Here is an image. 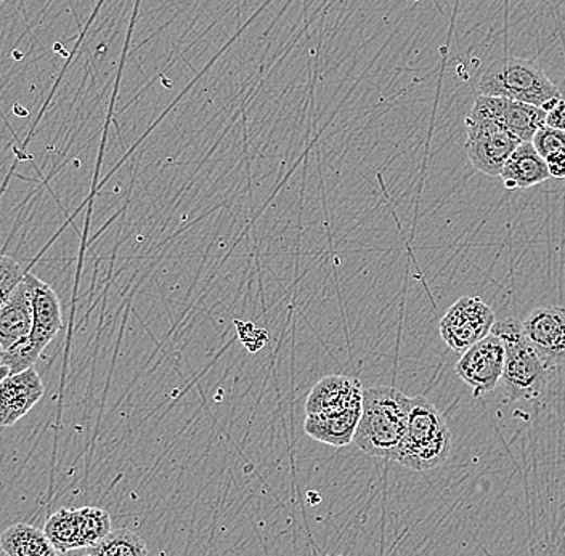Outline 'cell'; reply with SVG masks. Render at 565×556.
Returning <instances> with one entry per match:
<instances>
[{
  "label": "cell",
  "mask_w": 565,
  "mask_h": 556,
  "mask_svg": "<svg viewBox=\"0 0 565 556\" xmlns=\"http://www.w3.org/2000/svg\"><path fill=\"white\" fill-rule=\"evenodd\" d=\"M500 177L508 190H527L550 180L551 173L534 143L523 142L508 157Z\"/></svg>",
  "instance_id": "14"
},
{
  "label": "cell",
  "mask_w": 565,
  "mask_h": 556,
  "mask_svg": "<svg viewBox=\"0 0 565 556\" xmlns=\"http://www.w3.org/2000/svg\"><path fill=\"white\" fill-rule=\"evenodd\" d=\"M411 398L396 387L363 388L362 415L354 443L371 457L396 462L407 434Z\"/></svg>",
  "instance_id": "1"
},
{
  "label": "cell",
  "mask_w": 565,
  "mask_h": 556,
  "mask_svg": "<svg viewBox=\"0 0 565 556\" xmlns=\"http://www.w3.org/2000/svg\"><path fill=\"white\" fill-rule=\"evenodd\" d=\"M7 375H10L9 366H5V364H0V382H2Z\"/></svg>",
  "instance_id": "24"
},
{
  "label": "cell",
  "mask_w": 565,
  "mask_h": 556,
  "mask_svg": "<svg viewBox=\"0 0 565 556\" xmlns=\"http://www.w3.org/2000/svg\"><path fill=\"white\" fill-rule=\"evenodd\" d=\"M504 358L503 341L490 333L461 353L454 371L464 384L470 385L473 397L480 400L503 380Z\"/></svg>",
  "instance_id": "7"
},
{
  "label": "cell",
  "mask_w": 565,
  "mask_h": 556,
  "mask_svg": "<svg viewBox=\"0 0 565 556\" xmlns=\"http://www.w3.org/2000/svg\"><path fill=\"white\" fill-rule=\"evenodd\" d=\"M47 539L59 555L72 554L82 548L81 531H79L78 514L72 508H62L47 519L43 526Z\"/></svg>",
  "instance_id": "17"
},
{
  "label": "cell",
  "mask_w": 565,
  "mask_h": 556,
  "mask_svg": "<svg viewBox=\"0 0 565 556\" xmlns=\"http://www.w3.org/2000/svg\"><path fill=\"white\" fill-rule=\"evenodd\" d=\"M25 274L18 261L5 254H0V305L9 300Z\"/></svg>",
  "instance_id": "20"
},
{
  "label": "cell",
  "mask_w": 565,
  "mask_h": 556,
  "mask_svg": "<svg viewBox=\"0 0 565 556\" xmlns=\"http://www.w3.org/2000/svg\"><path fill=\"white\" fill-rule=\"evenodd\" d=\"M0 357H2V347H0ZM0 364H2V360H0Z\"/></svg>",
  "instance_id": "25"
},
{
  "label": "cell",
  "mask_w": 565,
  "mask_h": 556,
  "mask_svg": "<svg viewBox=\"0 0 565 556\" xmlns=\"http://www.w3.org/2000/svg\"><path fill=\"white\" fill-rule=\"evenodd\" d=\"M363 387L359 378L328 375L310 391L306 403V414L356 406L362 404Z\"/></svg>",
  "instance_id": "15"
},
{
  "label": "cell",
  "mask_w": 565,
  "mask_h": 556,
  "mask_svg": "<svg viewBox=\"0 0 565 556\" xmlns=\"http://www.w3.org/2000/svg\"><path fill=\"white\" fill-rule=\"evenodd\" d=\"M495 321V311L483 298L461 297L440 321V337L451 351L464 353L491 333Z\"/></svg>",
  "instance_id": "6"
},
{
  "label": "cell",
  "mask_w": 565,
  "mask_h": 556,
  "mask_svg": "<svg viewBox=\"0 0 565 556\" xmlns=\"http://www.w3.org/2000/svg\"><path fill=\"white\" fill-rule=\"evenodd\" d=\"M26 280L31 286L33 318H35L28 338L38 350L43 351L63 327L62 303L55 290L35 274L26 273Z\"/></svg>",
  "instance_id": "11"
},
{
  "label": "cell",
  "mask_w": 565,
  "mask_h": 556,
  "mask_svg": "<svg viewBox=\"0 0 565 556\" xmlns=\"http://www.w3.org/2000/svg\"><path fill=\"white\" fill-rule=\"evenodd\" d=\"M474 106L500 120L521 142H531L547 119L544 109L503 96L477 95Z\"/></svg>",
  "instance_id": "10"
},
{
  "label": "cell",
  "mask_w": 565,
  "mask_h": 556,
  "mask_svg": "<svg viewBox=\"0 0 565 556\" xmlns=\"http://www.w3.org/2000/svg\"><path fill=\"white\" fill-rule=\"evenodd\" d=\"M531 143H534L535 148H537L538 153L543 157L556 153L565 154L564 130L553 129V127L547 126V124L538 129Z\"/></svg>",
  "instance_id": "21"
},
{
  "label": "cell",
  "mask_w": 565,
  "mask_h": 556,
  "mask_svg": "<svg viewBox=\"0 0 565 556\" xmlns=\"http://www.w3.org/2000/svg\"><path fill=\"white\" fill-rule=\"evenodd\" d=\"M479 95L503 96L550 112L563 96L547 73L530 60L500 59L488 65L477 82Z\"/></svg>",
  "instance_id": "3"
},
{
  "label": "cell",
  "mask_w": 565,
  "mask_h": 556,
  "mask_svg": "<svg viewBox=\"0 0 565 556\" xmlns=\"http://www.w3.org/2000/svg\"><path fill=\"white\" fill-rule=\"evenodd\" d=\"M544 124L553 127V129L564 130L565 132V100L561 99L550 112H547Z\"/></svg>",
  "instance_id": "22"
},
{
  "label": "cell",
  "mask_w": 565,
  "mask_h": 556,
  "mask_svg": "<svg viewBox=\"0 0 565 556\" xmlns=\"http://www.w3.org/2000/svg\"><path fill=\"white\" fill-rule=\"evenodd\" d=\"M544 159H547L548 170L553 179H565V154H550Z\"/></svg>",
  "instance_id": "23"
},
{
  "label": "cell",
  "mask_w": 565,
  "mask_h": 556,
  "mask_svg": "<svg viewBox=\"0 0 565 556\" xmlns=\"http://www.w3.org/2000/svg\"><path fill=\"white\" fill-rule=\"evenodd\" d=\"M43 393L46 388L35 367L7 375L0 382V427L9 428L22 421L42 400Z\"/></svg>",
  "instance_id": "9"
},
{
  "label": "cell",
  "mask_w": 565,
  "mask_h": 556,
  "mask_svg": "<svg viewBox=\"0 0 565 556\" xmlns=\"http://www.w3.org/2000/svg\"><path fill=\"white\" fill-rule=\"evenodd\" d=\"M360 415H362V404L307 414L304 430L320 443L343 448L354 443Z\"/></svg>",
  "instance_id": "12"
},
{
  "label": "cell",
  "mask_w": 565,
  "mask_h": 556,
  "mask_svg": "<svg viewBox=\"0 0 565 556\" xmlns=\"http://www.w3.org/2000/svg\"><path fill=\"white\" fill-rule=\"evenodd\" d=\"M78 552L93 556H143L149 555V547L139 534L123 528L110 531L99 544Z\"/></svg>",
  "instance_id": "18"
},
{
  "label": "cell",
  "mask_w": 565,
  "mask_h": 556,
  "mask_svg": "<svg viewBox=\"0 0 565 556\" xmlns=\"http://www.w3.org/2000/svg\"><path fill=\"white\" fill-rule=\"evenodd\" d=\"M523 331L548 370L565 366V308H534L523 321Z\"/></svg>",
  "instance_id": "8"
},
{
  "label": "cell",
  "mask_w": 565,
  "mask_h": 556,
  "mask_svg": "<svg viewBox=\"0 0 565 556\" xmlns=\"http://www.w3.org/2000/svg\"><path fill=\"white\" fill-rule=\"evenodd\" d=\"M76 514H78L82 548L99 544L112 531V517H110L108 512L102 510V508H76Z\"/></svg>",
  "instance_id": "19"
},
{
  "label": "cell",
  "mask_w": 565,
  "mask_h": 556,
  "mask_svg": "<svg viewBox=\"0 0 565 556\" xmlns=\"http://www.w3.org/2000/svg\"><path fill=\"white\" fill-rule=\"evenodd\" d=\"M0 547L9 556H53L59 552L47 539L46 532L31 525L10 526L0 534Z\"/></svg>",
  "instance_id": "16"
},
{
  "label": "cell",
  "mask_w": 565,
  "mask_h": 556,
  "mask_svg": "<svg viewBox=\"0 0 565 556\" xmlns=\"http://www.w3.org/2000/svg\"><path fill=\"white\" fill-rule=\"evenodd\" d=\"M31 286L23 277L5 303L0 305V347L2 350L13 347L29 337L33 331Z\"/></svg>",
  "instance_id": "13"
},
{
  "label": "cell",
  "mask_w": 565,
  "mask_h": 556,
  "mask_svg": "<svg viewBox=\"0 0 565 556\" xmlns=\"http://www.w3.org/2000/svg\"><path fill=\"white\" fill-rule=\"evenodd\" d=\"M491 333L501 338L506 351L503 382L508 398L511 401H534L543 397L550 370L528 344L523 323L513 318L495 321Z\"/></svg>",
  "instance_id": "4"
},
{
  "label": "cell",
  "mask_w": 565,
  "mask_h": 556,
  "mask_svg": "<svg viewBox=\"0 0 565 556\" xmlns=\"http://www.w3.org/2000/svg\"><path fill=\"white\" fill-rule=\"evenodd\" d=\"M466 132L471 164L490 177H500L508 157L523 143L500 120L474 105L466 117Z\"/></svg>",
  "instance_id": "5"
},
{
  "label": "cell",
  "mask_w": 565,
  "mask_h": 556,
  "mask_svg": "<svg viewBox=\"0 0 565 556\" xmlns=\"http://www.w3.org/2000/svg\"><path fill=\"white\" fill-rule=\"evenodd\" d=\"M453 441L447 421L427 398H411L407 434L396 462L414 471L440 467L451 455Z\"/></svg>",
  "instance_id": "2"
}]
</instances>
